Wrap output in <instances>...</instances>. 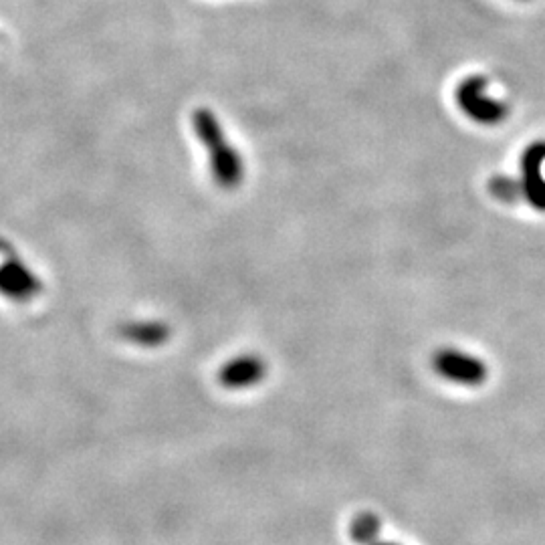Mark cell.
I'll use <instances>...</instances> for the list:
<instances>
[{
	"instance_id": "obj_1",
	"label": "cell",
	"mask_w": 545,
	"mask_h": 545,
	"mask_svg": "<svg viewBox=\"0 0 545 545\" xmlns=\"http://www.w3.org/2000/svg\"><path fill=\"white\" fill-rule=\"evenodd\" d=\"M461 112L483 126H495L507 118V107L487 93L485 77H467L455 93Z\"/></svg>"
},
{
	"instance_id": "obj_2",
	"label": "cell",
	"mask_w": 545,
	"mask_h": 545,
	"mask_svg": "<svg viewBox=\"0 0 545 545\" xmlns=\"http://www.w3.org/2000/svg\"><path fill=\"white\" fill-rule=\"evenodd\" d=\"M432 366L436 374L455 384L479 386L487 380V366L479 358L455 348L436 352L432 358Z\"/></svg>"
},
{
	"instance_id": "obj_3",
	"label": "cell",
	"mask_w": 545,
	"mask_h": 545,
	"mask_svg": "<svg viewBox=\"0 0 545 545\" xmlns=\"http://www.w3.org/2000/svg\"><path fill=\"white\" fill-rule=\"evenodd\" d=\"M545 142H535L521 156L523 198L539 212H545Z\"/></svg>"
},
{
	"instance_id": "obj_4",
	"label": "cell",
	"mask_w": 545,
	"mask_h": 545,
	"mask_svg": "<svg viewBox=\"0 0 545 545\" xmlns=\"http://www.w3.org/2000/svg\"><path fill=\"white\" fill-rule=\"evenodd\" d=\"M265 376V364L257 358H241L227 366L223 378L229 386H251Z\"/></svg>"
},
{
	"instance_id": "obj_5",
	"label": "cell",
	"mask_w": 545,
	"mask_h": 545,
	"mask_svg": "<svg viewBox=\"0 0 545 545\" xmlns=\"http://www.w3.org/2000/svg\"><path fill=\"white\" fill-rule=\"evenodd\" d=\"M352 539L356 543H366V545H374L378 531H380V521L376 515L372 513H362L354 519L352 523Z\"/></svg>"
},
{
	"instance_id": "obj_6",
	"label": "cell",
	"mask_w": 545,
	"mask_h": 545,
	"mask_svg": "<svg viewBox=\"0 0 545 545\" xmlns=\"http://www.w3.org/2000/svg\"><path fill=\"white\" fill-rule=\"evenodd\" d=\"M489 190L501 202H517L519 198H523L521 180H515L511 176H495L489 182Z\"/></svg>"
},
{
	"instance_id": "obj_7",
	"label": "cell",
	"mask_w": 545,
	"mask_h": 545,
	"mask_svg": "<svg viewBox=\"0 0 545 545\" xmlns=\"http://www.w3.org/2000/svg\"><path fill=\"white\" fill-rule=\"evenodd\" d=\"M374 545H398V543H392V541H376Z\"/></svg>"
}]
</instances>
